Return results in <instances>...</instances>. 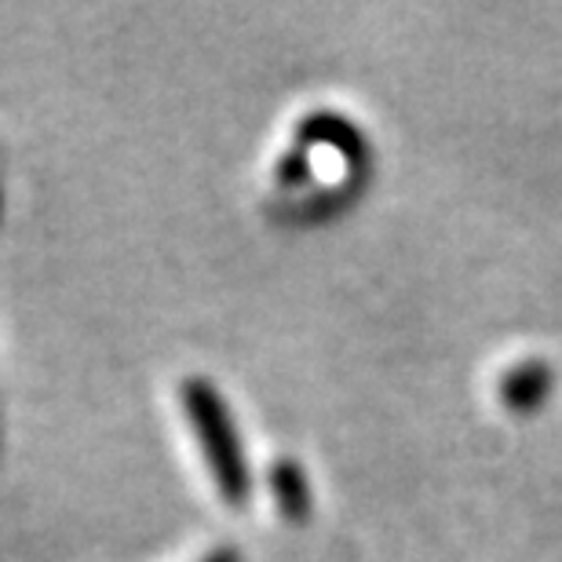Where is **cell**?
<instances>
[{"instance_id":"3","label":"cell","mask_w":562,"mask_h":562,"mask_svg":"<svg viewBox=\"0 0 562 562\" xmlns=\"http://www.w3.org/2000/svg\"><path fill=\"white\" fill-rule=\"evenodd\" d=\"M504 380H508V384H504V398H508L512 406H533V402H541L544 391L552 387V373H548V366L541 362L515 369V373Z\"/></svg>"},{"instance_id":"5","label":"cell","mask_w":562,"mask_h":562,"mask_svg":"<svg viewBox=\"0 0 562 562\" xmlns=\"http://www.w3.org/2000/svg\"><path fill=\"white\" fill-rule=\"evenodd\" d=\"M201 562H241L238 548H216V552H209Z\"/></svg>"},{"instance_id":"1","label":"cell","mask_w":562,"mask_h":562,"mask_svg":"<svg viewBox=\"0 0 562 562\" xmlns=\"http://www.w3.org/2000/svg\"><path fill=\"white\" fill-rule=\"evenodd\" d=\"M179 398H183L187 417L194 424L201 453L209 460V471H212V479H216L220 493L231 504H245L249 501L252 482H249V464H245V453H241L238 431H234L227 402H223L220 391L201 376L183 380Z\"/></svg>"},{"instance_id":"4","label":"cell","mask_w":562,"mask_h":562,"mask_svg":"<svg viewBox=\"0 0 562 562\" xmlns=\"http://www.w3.org/2000/svg\"><path fill=\"white\" fill-rule=\"evenodd\" d=\"M303 172H307V157H303V150H292L281 157V165H278L281 183H300Z\"/></svg>"},{"instance_id":"2","label":"cell","mask_w":562,"mask_h":562,"mask_svg":"<svg viewBox=\"0 0 562 562\" xmlns=\"http://www.w3.org/2000/svg\"><path fill=\"white\" fill-rule=\"evenodd\" d=\"M271 493L278 501V508L285 519H307L311 512V482L303 475V468L296 460H278L271 464Z\"/></svg>"}]
</instances>
